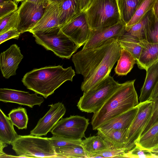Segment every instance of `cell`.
Wrapping results in <instances>:
<instances>
[{
	"label": "cell",
	"mask_w": 158,
	"mask_h": 158,
	"mask_svg": "<svg viewBox=\"0 0 158 158\" xmlns=\"http://www.w3.org/2000/svg\"><path fill=\"white\" fill-rule=\"evenodd\" d=\"M148 100L153 102L152 111L150 118L143 129L141 135L158 121V92L155 95L150 97Z\"/></svg>",
	"instance_id": "cell-37"
},
{
	"label": "cell",
	"mask_w": 158,
	"mask_h": 158,
	"mask_svg": "<svg viewBox=\"0 0 158 158\" xmlns=\"http://www.w3.org/2000/svg\"><path fill=\"white\" fill-rule=\"evenodd\" d=\"M0 112V143L11 144L18 135L9 117L1 109Z\"/></svg>",
	"instance_id": "cell-24"
},
{
	"label": "cell",
	"mask_w": 158,
	"mask_h": 158,
	"mask_svg": "<svg viewBox=\"0 0 158 158\" xmlns=\"http://www.w3.org/2000/svg\"><path fill=\"white\" fill-rule=\"evenodd\" d=\"M81 145L86 153L88 158L92 155L111 148L98 135L89 136L82 140Z\"/></svg>",
	"instance_id": "cell-26"
},
{
	"label": "cell",
	"mask_w": 158,
	"mask_h": 158,
	"mask_svg": "<svg viewBox=\"0 0 158 158\" xmlns=\"http://www.w3.org/2000/svg\"><path fill=\"white\" fill-rule=\"evenodd\" d=\"M13 1H14L15 2H20V1H23L26 0H11Z\"/></svg>",
	"instance_id": "cell-48"
},
{
	"label": "cell",
	"mask_w": 158,
	"mask_h": 158,
	"mask_svg": "<svg viewBox=\"0 0 158 158\" xmlns=\"http://www.w3.org/2000/svg\"><path fill=\"white\" fill-rule=\"evenodd\" d=\"M156 0H140L133 17L126 27H130L137 23L148 12L153 9Z\"/></svg>",
	"instance_id": "cell-32"
},
{
	"label": "cell",
	"mask_w": 158,
	"mask_h": 158,
	"mask_svg": "<svg viewBox=\"0 0 158 158\" xmlns=\"http://www.w3.org/2000/svg\"><path fill=\"white\" fill-rule=\"evenodd\" d=\"M48 106H50L49 110L39 119L35 128L31 131L30 135L38 136L46 135L66 112V108L62 102H59Z\"/></svg>",
	"instance_id": "cell-13"
},
{
	"label": "cell",
	"mask_w": 158,
	"mask_h": 158,
	"mask_svg": "<svg viewBox=\"0 0 158 158\" xmlns=\"http://www.w3.org/2000/svg\"><path fill=\"white\" fill-rule=\"evenodd\" d=\"M56 27H60L58 4H49L41 19L29 32L32 33Z\"/></svg>",
	"instance_id": "cell-18"
},
{
	"label": "cell",
	"mask_w": 158,
	"mask_h": 158,
	"mask_svg": "<svg viewBox=\"0 0 158 158\" xmlns=\"http://www.w3.org/2000/svg\"><path fill=\"white\" fill-rule=\"evenodd\" d=\"M124 157L129 158H155L152 152L143 150L136 145L131 150L126 152Z\"/></svg>",
	"instance_id": "cell-38"
},
{
	"label": "cell",
	"mask_w": 158,
	"mask_h": 158,
	"mask_svg": "<svg viewBox=\"0 0 158 158\" xmlns=\"http://www.w3.org/2000/svg\"><path fill=\"white\" fill-rule=\"evenodd\" d=\"M18 19V9L0 18V35L10 29H17Z\"/></svg>",
	"instance_id": "cell-33"
},
{
	"label": "cell",
	"mask_w": 158,
	"mask_h": 158,
	"mask_svg": "<svg viewBox=\"0 0 158 158\" xmlns=\"http://www.w3.org/2000/svg\"><path fill=\"white\" fill-rule=\"evenodd\" d=\"M128 129L113 130L103 131L98 130L99 135L112 148L124 149L127 140Z\"/></svg>",
	"instance_id": "cell-22"
},
{
	"label": "cell",
	"mask_w": 158,
	"mask_h": 158,
	"mask_svg": "<svg viewBox=\"0 0 158 158\" xmlns=\"http://www.w3.org/2000/svg\"><path fill=\"white\" fill-rule=\"evenodd\" d=\"M114 39H109L95 48H82L73 54L72 60L76 73L81 75L84 79L88 77L101 62Z\"/></svg>",
	"instance_id": "cell-7"
},
{
	"label": "cell",
	"mask_w": 158,
	"mask_h": 158,
	"mask_svg": "<svg viewBox=\"0 0 158 158\" xmlns=\"http://www.w3.org/2000/svg\"><path fill=\"white\" fill-rule=\"evenodd\" d=\"M151 152H158V148L153 149Z\"/></svg>",
	"instance_id": "cell-46"
},
{
	"label": "cell",
	"mask_w": 158,
	"mask_h": 158,
	"mask_svg": "<svg viewBox=\"0 0 158 158\" xmlns=\"http://www.w3.org/2000/svg\"><path fill=\"white\" fill-rule=\"evenodd\" d=\"M28 1L33 2L37 4H44L48 5L49 4L48 0H26Z\"/></svg>",
	"instance_id": "cell-42"
},
{
	"label": "cell",
	"mask_w": 158,
	"mask_h": 158,
	"mask_svg": "<svg viewBox=\"0 0 158 158\" xmlns=\"http://www.w3.org/2000/svg\"><path fill=\"white\" fill-rule=\"evenodd\" d=\"M121 85L109 75L93 88L84 92L77 106L82 112L95 113Z\"/></svg>",
	"instance_id": "cell-4"
},
{
	"label": "cell",
	"mask_w": 158,
	"mask_h": 158,
	"mask_svg": "<svg viewBox=\"0 0 158 158\" xmlns=\"http://www.w3.org/2000/svg\"><path fill=\"white\" fill-rule=\"evenodd\" d=\"M136 145L150 152L158 148V121L140 136Z\"/></svg>",
	"instance_id": "cell-25"
},
{
	"label": "cell",
	"mask_w": 158,
	"mask_h": 158,
	"mask_svg": "<svg viewBox=\"0 0 158 158\" xmlns=\"http://www.w3.org/2000/svg\"><path fill=\"white\" fill-rule=\"evenodd\" d=\"M8 116L14 125L19 129L27 128L28 118L25 108L19 107L12 109L8 114Z\"/></svg>",
	"instance_id": "cell-31"
},
{
	"label": "cell",
	"mask_w": 158,
	"mask_h": 158,
	"mask_svg": "<svg viewBox=\"0 0 158 158\" xmlns=\"http://www.w3.org/2000/svg\"><path fill=\"white\" fill-rule=\"evenodd\" d=\"M48 5L37 4L26 0L18 8L19 19L17 29L22 34L33 28L44 15Z\"/></svg>",
	"instance_id": "cell-11"
},
{
	"label": "cell",
	"mask_w": 158,
	"mask_h": 158,
	"mask_svg": "<svg viewBox=\"0 0 158 158\" xmlns=\"http://www.w3.org/2000/svg\"><path fill=\"white\" fill-rule=\"evenodd\" d=\"M17 158H56L55 148L48 138L18 135L12 143Z\"/></svg>",
	"instance_id": "cell-6"
},
{
	"label": "cell",
	"mask_w": 158,
	"mask_h": 158,
	"mask_svg": "<svg viewBox=\"0 0 158 158\" xmlns=\"http://www.w3.org/2000/svg\"><path fill=\"white\" fill-rule=\"evenodd\" d=\"M146 71V77L139 98V102L149 99L158 81V60L149 66Z\"/></svg>",
	"instance_id": "cell-20"
},
{
	"label": "cell",
	"mask_w": 158,
	"mask_h": 158,
	"mask_svg": "<svg viewBox=\"0 0 158 158\" xmlns=\"http://www.w3.org/2000/svg\"><path fill=\"white\" fill-rule=\"evenodd\" d=\"M138 104L110 120L97 130L105 131L113 130L128 129L137 112Z\"/></svg>",
	"instance_id": "cell-17"
},
{
	"label": "cell",
	"mask_w": 158,
	"mask_h": 158,
	"mask_svg": "<svg viewBox=\"0 0 158 158\" xmlns=\"http://www.w3.org/2000/svg\"><path fill=\"white\" fill-rule=\"evenodd\" d=\"M18 9V6L16 2L11 0L0 4V18Z\"/></svg>",
	"instance_id": "cell-39"
},
{
	"label": "cell",
	"mask_w": 158,
	"mask_h": 158,
	"mask_svg": "<svg viewBox=\"0 0 158 158\" xmlns=\"http://www.w3.org/2000/svg\"><path fill=\"white\" fill-rule=\"evenodd\" d=\"M0 101L16 103L32 108L35 105L40 106L44 99L42 97L38 96L36 93L31 94L28 92L23 91L1 88Z\"/></svg>",
	"instance_id": "cell-15"
},
{
	"label": "cell",
	"mask_w": 158,
	"mask_h": 158,
	"mask_svg": "<svg viewBox=\"0 0 158 158\" xmlns=\"http://www.w3.org/2000/svg\"><path fill=\"white\" fill-rule=\"evenodd\" d=\"M158 92V81L156 86H155L154 89H153V90L152 91V92L151 95L150 97L155 95Z\"/></svg>",
	"instance_id": "cell-44"
},
{
	"label": "cell",
	"mask_w": 158,
	"mask_h": 158,
	"mask_svg": "<svg viewBox=\"0 0 158 158\" xmlns=\"http://www.w3.org/2000/svg\"><path fill=\"white\" fill-rule=\"evenodd\" d=\"M154 15L158 20V0H157L153 9Z\"/></svg>",
	"instance_id": "cell-43"
},
{
	"label": "cell",
	"mask_w": 158,
	"mask_h": 158,
	"mask_svg": "<svg viewBox=\"0 0 158 158\" xmlns=\"http://www.w3.org/2000/svg\"><path fill=\"white\" fill-rule=\"evenodd\" d=\"M63 0H48L49 4L59 3Z\"/></svg>",
	"instance_id": "cell-45"
},
{
	"label": "cell",
	"mask_w": 158,
	"mask_h": 158,
	"mask_svg": "<svg viewBox=\"0 0 158 158\" xmlns=\"http://www.w3.org/2000/svg\"><path fill=\"white\" fill-rule=\"evenodd\" d=\"M75 75L71 66L64 68L60 65L48 66L27 73L22 81L27 89L47 98L64 82L72 81Z\"/></svg>",
	"instance_id": "cell-1"
},
{
	"label": "cell",
	"mask_w": 158,
	"mask_h": 158,
	"mask_svg": "<svg viewBox=\"0 0 158 158\" xmlns=\"http://www.w3.org/2000/svg\"><path fill=\"white\" fill-rule=\"evenodd\" d=\"M48 138L52 145L54 148L73 145H81L82 140H74L55 136H52Z\"/></svg>",
	"instance_id": "cell-34"
},
{
	"label": "cell",
	"mask_w": 158,
	"mask_h": 158,
	"mask_svg": "<svg viewBox=\"0 0 158 158\" xmlns=\"http://www.w3.org/2000/svg\"><path fill=\"white\" fill-rule=\"evenodd\" d=\"M11 0H0V4L3 3L4 2H8Z\"/></svg>",
	"instance_id": "cell-47"
},
{
	"label": "cell",
	"mask_w": 158,
	"mask_h": 158,
	"mask_svg": "<svg viewBox=\"0 0 158 158\" xmlns=\"http://www.w3.org/2000/svg\"><path fill=\"white\" fill-rule=\"evenodd\" d=\"M146 40L150 43H158V20L154 14L148 29Z\"/></svg>",
	"instance_id": "cell-36"
},
{
	"label": "cell",
	"mask_w": 158,
	"mask_h": 158,
	"mask_svg": "<svg viewBox=\"0 0 158 158\" xmlns=\"http://www.w3.org/2000/svg\"><path fill=\"white\" fill-rule=\"evenodd\" d=\"M126 25L121 21L111 26L91 30L89 38L83 48H95L112 38L118 40L124 34Z\"/></svg>",
	"instance_id": "cell-14"
},
{
	"label": "cell",
	"mask_w": 158,
	"mask_h": 158,
	"mask_svg": "<svg viewBox=\"0 0 158 158\" xmlns=\"http://www.w3.org/2000/svg\"><path fill=\"white\" fill-rule=\"evenodd\" d=\"M93 0H80L81 12L87 9Z\"/></svg>",
	"instance_id": "cell-41"
},
{
	"label": "cell",
	"mask_w": 158,
	"mask_h": 158,
	"mask_svg": "<svg viewBox=\"0 0 158 158\" xmlns=\"http://www.w3.org/2000/svg\"><path fill=\"white\" fill-rule=\"evenodd\" d=\"M122 49L118 40L114 39L99 65L88 77L84 79L81 87L82 91H88L110 75L120 57Z\"/></svg>",
	"instance_id": "cell-8"
},
{
	"label": "cell",
	"mask_w": 158,
	"mask_h": 158,
	"mask_svg": "<svg viewBox=\"0 0 158 158\" xmlns=\"http://www.w3.org/2000/svg\"><path fill=\"white\" fill-rule=\"evenodd\" d=\"M135 117L128 129L127 140L124 148L125 152L133 149L149 121L152 111L153 103L148 100L139 102Z\"/></svg>",
	"instance_id": "cell-10"
},
{
	"label": "cell",
	"mask_w": 158,
	"mask_h": 158,
	"mask_svg": "<svg viewBox=\"0 0 158 158\" xmlns=\"http://www.w3.org/2000/svg\"><path fill=\"white\" fill-rule=\"evenodd\" d=\"M135 81L134 80L122 83L101 108L94 113L91 122L94 130H97L107 122L139 104L134 85Z\"/></svg>",
	"instance_id": "cell-2"
},
{
	"label": "cell",
	"mask_w": 158,
	"mask_h": 158,
	"mask_svg": "<svg viewBox=\"0 0 158 158\" xmlns=\"http://www.w3.org/2000/svg\"><path fill=\"white\" fill-rule=\"evenodd\" d=\"M21 34L17 29H10L0 35V44L11 39H18Z\"/></svg>",
	"instance_id": "cell-40"
},
{
	"label": "cell",
	"mask_w": 158,
	"mask_h": 158,
	"mask_svg": "<svg viewBox=\"0 0 158 158\" xmlns=\"http://www.w3.org/2000/svg\"><path fill=\"white\" fill-rule=\"evenodd\" d=\"M60 28L65 35L80 47L88 41L91 31L85 11L76 15Z\"/></svg>",
	"instance_id": "cell-12"
},
{
	"label": "cell",
	"mask_w": 158,
	"mask_h": 158,
	"mask_svg": "<svg viewBox=\"0 0 158 158\" xmlns=\"http://www.w3.org/2000/svg\"><path fill=\"white\" fill-rule=\"evenodd\" d=\"M125 153L124 149H116L110 148L92 155L89 158L124 157V156Z\"/></svg>",
	"instance_id": "cell-35"
},
{
	"label": "cell",
	"mask_w": 158,
	"mask_h": 158,
	"mask_svg": "<svg viewBox=\"0 0 158 158\" xmlns=\"http://www.w3.org/2000/svg\"><path fill=\"white\" fill-rule=\"evenodd\" d=\"M23 57L19 47L16 44L11 45L0 55V69L3 77L8 79L16 74V70Z\"/></svg>",
	"instance_id": "cell-16"
},
{
	"label": "cell",
	"mask_w": 158,
	"mask_h": 158,
	"mask_svg": "<svg viewBox=\"0 0 158 158\" xmlns=\"http://www.w3.org/2000/svg\"><path fill=\"white\" fill-rule=\"evenodd\" d=\"M89 119L79 115H71L62 118L52 130L53 136L74 140H80L85 137Z\"/></svg>",
	"instance_id": "cell-9"
},
{
	"label": "cell",
	"mask_w": 158,
	"mask_h": 158,
	"mask_svg": "<svg viewBox=\"0 0 158 158\" xmlns=\"http://www.w3.org/2000/svg\"><path fill=\"white\" fill-rule=\"evenodd\" d=\"M154 14L152 9L135 24L130 27H126L123 35L131 36L139 40H146L148 29Z\"/></svg>",
	"instance_id": "cell-23"
},
{
	"label": "cell",
	"mask_w": 158,
	"mask_h": 158,
	"mask_svg": "<svg viewBox=\"0 0 158 158\" xmlns=\"http://www.w3.org/2000/svg\"><path fill=\"white\" fill-rule=\"evenodd\" d=\"M85 12L91 30L109 27L121 21L117 0H93Z\"/></svg>",
	"instance_id": "cell-5"
},
{
	"label": "cell",
	"mask_w": 158,
	"mask_h": 158,
	"mask_svg": "<svg viewBox=\"0 0 158 158\" xmlns=\"http://www.w3.org/2000/svg\"><path fill=\"white\" fill-rule=\"evenodd\" d=\"M118 40L122 48L129 52L137 61L139 57L142 49L140 40L131 36L123 35Z\"/></svg>",
	"instance_id": "cell-29"
},
{
	"label": "cell",
	"mask_w": 158,
	"mask_h": 158,
	"mask_svg": "<svg viewBox=\"0 0 158 158\" xmlns=\"http://www.w3.org/2000/svg\"><path fill=\"white\" fill-rule=\"evenodd\" d=\"M140 0H117L121 21L126 25L133 17Z\"/></svg>",
	"instance_id": "cell-28"
},
{
	"label": "cell",
	"mask_w": 158,
	"mask_h": 158,
	"mask_svg": "<svg viewBox=\"0 0 158 158\" xmlns=\"http://www.w3.org/2000/svg\"><path fill=\"white\" fill-rule=\"evenodd\" d=\"M58 4L60 27L81 12L80 0H63Z\"/></svg>",
	"instance_id": "cell-21"
},
{
	"label": "cell",
	"mask_w": 158,
	"mask_h": 158,
	"mask_svg": "<svg viewBox=\"0 0 158 158\" xmlns=\"http://www.w3.org/2000/svg\"><path fill=\"white\" fill-rule=\"evenodd\" d=\"M136 63V60L127 50L122 48L120 57L114 69L115 73L119 76L127 75Z\"/></svg>",
	"instance_id": "cell-27"
},
{
	"label": "cell",
	"mask_w": 158,
	"mask_h": 158,
	"mask_svg": "<svg viewBox=\"0 0 158 158\" xmlns=\"http://www.w3.org/2000/svg\"><path fill=\"white\" fill-rule=\"evenodd\" d=\"M56 158H87L88 156L80 145L68 146L55 148Z\"/></svg>",
	"instance_id": "cell-30"
},
{
	"label": "cell",
	"mask_w": 158,
	"mask_h": 158,
	"mask_svg": "<svg viewBox=\"0 0 158 158\" xmlns=\"http://www.w3.org/2000/svg\"><path fill=\"white\" fill-rule=\"evenodd\" d=\"M32 33L37 44L62 58L70 59L80 47L63 32L60 27Z\"/></svg>",
	"instance_id": "cell-3"
},
{
	"label": "cell",
	"mask_w": 158,
	"mask_h": 158,
	"mask_svg": "<svg viewBox=\"0 0 158 158\" xmlns=\"http://www.w3.org/2000/svg\"><path fill=\"white\" fill-rule=\"evenodd\" d=\"M141 52L136 64L140 69L147 68L158 60V43H152L145 39L140 40Z\"/></svg>",
	"instance_id": "cell-19"
}]
</instances>
